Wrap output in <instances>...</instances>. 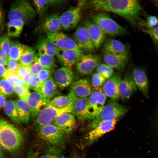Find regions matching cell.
<instances>
[{
    "mask_svg": "<svg viewBox=\"0 0 158 158\" xmlns=\"http://www.w3.org/2000/svg\"><path fill=\"white\" fill-rule=\"evenodd\" d=\"M79 6L88 7L94 10L110 12L123 18L134 26L140 22L142 8L137 0H91L81 1Z\"/></svg>",
    "mask_w": 158,
    "mask_h": 158,
    "instance_id": "1",
    "label": "cell"
},
{
    "mask_svg": "<svg viewBox=\"0 0 158 158\" xmlns=\"http://www.w3.org/2000/svg\"><path fill=\"white\" fill-rule=\"evenodd\" d=\"M21 132L6 120L0 119V144L10 152L18 149L23 142Z\"/></svg>",
    "mask_w": 158,
    "mask_h": 158,
    "instance_id": "2",
    "label": "cell"
},
{
    "mask_svg": "<svg viewBox=\"0 0 158 158\" xmlns=\"http://www.w3.org/2000/svg\"><path fill=\"white\" fill-rule=\"evenodd\" d=\"M92 22L98 25L106 35L116 37L126 35L127 30L114 20L107 13L101 11L94 15Z\"/></svg>",
    "mask_w": 158,
    "mask_h": 158,
    "instance_id": "3",
    "label": "cell"
},
{
    "mask_svg": "<svg viewBox=\"0 0 158 158\" xmlns=\"http://www.w3.org/2000/svg\"><path fill=\"white\" fill-rule=\"evenodd\" d=\"M36 13L28 1H16L11 5L8 13L9 20L19 19L24 24L32 21L35 17Z\"/></svg>",
    "mask_w": 158,
    "mask_h": 158,
    "instance_id": "4",
    "label": "cell"
},
{
    "mask_svg": "<svg viewBox=\"0 0 158 158\" xmlns=\"http://www.w3.org/2000/svg\"><path fill=\"white\" fill-rule=\"evenodd\" d=\"M117 119L90 123L91 129L84 136L83 139L84 144L87 146L91 145L104 135L112 130L114 128Z\"/></svg>",
    "mask_w": 158,
    "mask_h": 158,
    "instance_id": "5",
    "label": "cell"
},
{
    "mask_svg": "<svg viewBox=\"0 0 158 158\" xmlns=\"http://www.w3.org/2000/svg\"><path fill=\"white\" fill-rule=\"evenodd\" d=\"M128 110L126 106L119 104L115 100L111 99L105 104L99 115L91 121L90 123L118 119L125 114Z\"/></svg>",
    "mask_w": 158,
    "mask_h": 158,
    "instance_id": "6",
    "label": "cell"
},
{
    "mask_svg": "<svg viewBox=\"0 0 158 158\" xmlns=\"http://www.w3.org/2000/svg\"><path fill=\"white\" fill-rule=\"evenodd\" d=\"M38 130L40 137L54 146L58 147L63 146L67 138V134L54 125L51 124L46 125Z\"/></svg>",
    "mask_w": 158,
    "mask_h": 158,
    "instance_id": "7",
    "label": "cell"
},
{
    "mask_svg": "<svg viewBox=\"0 0 158 158\" xmlns=\"http://www.w3.org/2000/svg\"><path fill=\"white\" fill-rule=\"evenodd\" d=\"M107 97L102 87L93 88L89 97L88 111L92 121L99 114L105 105Z\"/></svg>",
    "mask_w": 158,
    "mask_h": 158,
    "instance_id": "8",
    "label": "cell"
},
{
    "mask_svg": "<svg viewBox=\"0 0 158 158\" xmlns=\"http://www.w3.org/2000/svg\"><path fill=\"white\" fill-rule=\"evenodd\" d=\"M72 105L63 109H58L49 105L42 110L36 117L35 126L37 129L41 127L51 124L60 115L65 112L71 113Z\"/></svg>",
    "mask_w": 158,
    "mask_h": 158,
    "instance_id": "9",
    "label": "cell"
},
{
    "mask_svg": "<svg viewBox=\"0 0 158 158\" xmlns=\"http://www.w3.org/2000/svg\"><path fill=\"white\" fill-rule=\"evenodd\" d=\"M101 63V58L98 55L83 54L74 65L75 69L79 73L90 75Z\"/></svg>",
    "mask_w": 158,
    "mask_h": 158,
    "instance_id": "10",
    "label": "cell"
},
{
    "mask_svg": "<svg viewBox=\"0 0 158 158\" xmlns=\"http://www.w3.org/2000/svg\"><path fill=\"white\" fill-rule=\"evenodd\" d=\"M68 95L71 100V112L73 115L81 120H90L88 111L89 97L83 98L77 97L70 91Z\"/></svg>",
    "mask_w": 158,
    "mask_h": 158,
    "instance_id": "11",
    "label": "cell"
},
{
    "mask_svg": "<svg viewBox=\"0 0 158 158\" xmlns=\"http://www.w3.org/2000/svg\"><path fill=\"white\" fill-rule=\"evenodd\" d=\"M81 17V8L78 6H72L59 15V19L62 28L69 30L76 26Z\"/></svg>",
    "mask_w": 158,
    "mask_h": 158,
    "instance_id": "12",
    "label": "cell"
},
{
    "mask_svg": "<svg viewBox=\"0 0 158 158\" xmlns=\"http://www.w3.org/2000/svg\"><path fill=\"white\" fill-rule=\"evenodd\" d=\"M73 40L82 51L90 52L95 49L85 25L78 27L73 35Z\"/></svg>",
    "mask_w": 158,
    "mask_h": 158,
    "instance_id": "13",
    "label": "cell"
},
{
    "mask_svg": "<svg viewBox=\"0 0 158 158\" xmlns=\"http://www.w3.org/2000/svg\"><path fill=\"white\" fill-rule=\"evenodd\" d=\"M50 100L38 92L30 93L26 101L29 106L32 117L36 118L40 112L48 105Z\"/></svg>",
    "mask_w": 158,
    "mask_h": 158,
    "instance_id": "14",
    "label": "cell"
},
{
    "mask_svg": "<svg viewBox=\"0 0 158 158\" xmlns=\"http://www.w3.org/2000/svg\"><path fill=\"white\" fill-rule=\"evenodd\" d=\"M80 49H58L56 56L63 66L71 69L80 57L83 54Z\"/></svg>",
    "mask_w": 158,
    "mask_h": 158,
    "instance_id": "15",
    "label": "cell"
},
{
    "mask_svg": "<svg viewBox=\"0 0 158 158\" xmlns=\"http://www.w3.org/2000/svg\"><path fill=\"white\" fill-rule=\"evenodd\" d=\"M47 34V37L53 42L58 49H80L73 39L63 32L59 31Z\"/></svg>",
    "mask_w": 158,
    "mask_h": 158,
    "instance_id": "16",
    "label": "cell"
},
{
    "mask_svg": "<svg viewBox=\"0 0 158 158\" xmlns=\"http://www.w3.org/2000/svg\"><path fill=\"white\" fill-rule=\"evenodd\" d=\"M132 76L137 88L145 97L149 98V82L145 69L139 66L135 67L132 70Z\"/></svg>",
    "mask_w": 158,
    "mask_h": 158,
    "instance_id": "17",
    "label": "cell"
},
{
    "mask_svg": "<svg viewBox=\"0 0 158 158\" xmlns=\"http://www.w3.org/2000/svg\"><path fill=\"white\" fill-rule=\"evenodd\" d=\"M52 78L57 87L63 89L72 83L74 76L72 69L62 66L54 71Z\"/></svg>",
    "mask_w": 158,
    "mask_h": 158,
    "instance_id": "18",
    "label": "cell"
},
{
    "mask_svg": "<svg viewBox=\"0 0 158 158\" xmlns=\"http://www.w3.org/2000/svg\"><path fill=\"white\" fill-rule=\"evenodd\" d=\"M121 80L120 73H116L105 82L102 88L106 97L115 100L120 98L119 86Z\"/></svg>",
    "mask_w": 158,
    "mask_h": 158,
    "instance_id": "19",
    "label": "cell"
},
{
    "mask_svg": "<svg viewBox=\"0 0 158 158\" xmlns=\"http://www.w3.org/2000/svg\"><path fill=\"white\" fill-rule=\"evenodd\" d=\"M84 25L95 49H98L105 41L106 34L98 25L92 21H87Z\"/></svg>",
    "mask_w": 158,
    "mask_h": 158,
    "instance_id": "20",
    "label": "cell"
},
{
    "mask_svg": "<svg viewBox=\"0 0 158 158\" xmlns=\"http://www.w3.org/2000/svg\"><path fill=\"white\" fill-rule=\"evenodd\" d=\"M92 87L90 80L88 78H86L73 83L70 91L77 97H86L90 95Z\"/></svg>",
    "mask_w": 158,
    "mask_h": 158,
    "instance_id": "21",
    "label": "cell"
},
{
    "mask_svg": "<svg viewBox=\"0 0 158 158\" xmlns=\"http://www.w3.org/2000/svg\"><path fill=\"white\" fill-rule=\"evenodd\" d=\"M103 59L105 63L113 68L122 71L129 60L128 54L104 53Z\"/></svg>",
    "mask_w": 158,
    "mask_h": 158,
    "instance_id": "22",
    "label": "cell"
},
{
    "mask_svg": "<svg viewBox=\"0 0 158 158\" xmlns=\"http://www.w3.org/2000/svg\"><path fill=\"white\" fill-rule=\"evenodd\" d=\"M137 88L132 75L127 74L119 84V90L120 98L122 101L129 99L137 90Z\"/></svg>",
    "mask_w": 158,
    "mask_h": 158,
    "instance_id": "23",
    "label": "cell"
},
{
    "mask_svg": "<svg viewBox=\"0 0 158 158\" xmlns=\"http://www.w3.org/2000/svg\"><path fill=\"white\" fill-rule=\"evenodd\" d=\"M54 121L55 126L68 134L73 131L75 120L73 114L65 112L60 115Z\"/></svg>",
    "mask_w": 158,
    "mask_h": 158,
    "instance_id": "24",
    "label": "cell"
},
{
    "mask_svg": "<svg viewBox=\"0 0 158 158\" xmlns=\"http://www.w3.org/2000/svg\"><path fill=\"white\" fill-rule=\"evenodd\" d=\"M104 53L128 54L127 48L122 42L113 38L107 40L102 49Z\"/></svg>",
    "mask_w": 158,
    "mask_h": 158,
    "instance_id": "25",
    "label": "cell"
},
{
    "mask_svg": "<svg viewBox=\"0 0 158 158\" xmlns=\"http://www.w3.org/2000/svg\"><path fill=\"white\" fill-rule=\"evenodd\" d=\"M59 16L58 13H56L45 17L41 26L43 31L47 33L59 31L62 27L59 20Z\"/></svg>",
    "mask_w": 158,
    "mask_h": 158,
    "instance_id": "26",
    "label": "cell"
},
{
    "mask_svg": "<svg viewBox=\"0 0 158 158\" xmlns=\"http://www.w3.org/2000/svg\"><path fill=\"white\" fill-rule=\"evenodd\" d=\"M57 88L53 78L51 77L35 91L40 93L45 98L50 100L55 96L60 94Z\"/></svg>",
    "mask_w": 158,
    "mask_h": 158,
    "instance_id": "27",
    "label": "cell"
},
{
    "mask_svg": "<svg viewBox=\"0 0 158 158\" xmlns=\"http://www.w3.org/2000/svg\"><path fill=\"white\" fill-rule=\"evenodd\" d=\"M37 49L38 52L49 56H56L58 49L53 42L48 37L40 39L37 43Z\"/></svg>",
    "mask_w": 158,
    "mask_h": 158,
    "instance_id": "28",
    "label": "cell"
},
{
    "mask_svg": "<svg viewBox=\"0 0 158 158\" xmlns=\"http://www.w3.org/2000/svg\"><path fill=\"white\" fill-rule=\"evenodd\" d=\"M15 101L20 122L28 123L31 116L28 104L25 101L20 99Z\"/></svg>",
    "mask_w": 158,
    "mask_h": 158,
    "instance_id": "29",
    "label": "cell"
},
{
    "mask_svg": "<svg viewBox=\"0 0 158 158\" xmlns=\"http://www.w3.org/2000/svg\"><path fill=\"white\" fill-rule=\"evenodd\" d=\"M24 23L19 19L9 20L7 24V32L9 36L13 37H19L23 30Z\"/></svg>",
    "mask_w": 158,
    "mask_h": 158,
    "instance_id": "30",
    "label": "cell"
},
{
    "mask_svg": "<svg viewBox=\"0 0 158 158\" xmlns=\"http://www.w3.org/2000/svg\"><path fill=\"white\" fill-rule=\"evenodd\" d=\"M36 54L34 47L25 45L19 61L20 63L29 67L35 61Z\"/></svg>",
    "mask_w": 158,
    "mask_h": 158,
    "instance_id": "31",
    "label": "cell"
},
{
    "mask_svg": "<svg viewBox=\"0 0 158 158\" xmlns=\"http://www.w3.org/2000/svg\"><path fill=\"white\" fill-rule=\"evenodd\" d=\"M72 105L71 99L67 95H58L50 99L48 105L58 109H63Z\"/></svg>",
    "mask_w": 158,
    "mask_h": 158,
    "instance_id": "32",
    "label": "cell"
},
{
    "mask_svg": "<svg viewBox=\"0 0 158 158\" xmlns=\"http://www.w3.org/2000/svg\"><path fill=\"white\" fill-rule=\"evenodd\" d=\"M35 60L38 62L44 68L51 70L55 66V60L54 56L38 52Z\"/></svg>",
    "mask_w": 158,
    "mask_h": 158,
    "instance_id": "33",
    "label": "cell"
},
{
    "mask_svg": "<svg viewBox=\"0 0 158 158\" xmlns=\"http://www.w3.org/2000/svg\"><path fill=\"white\" fill-rule=\"evenodd\" d=\"M3 107L5 113L11 120L17 123L20 122L15 101H6Z\"/></svg>",
    "mask_w": 158,
    "mask_h": 158,
    "instance_id": "34",
    "label": "cell"
},
{
    "mask_svg": "<svg viewBox=\"0 0 158 158\" xmlns=\"http://www.w3.org/2000/svg\"><path fill=\"white\" fill-rule=\"evenodd\" d=\"M25 46L18 42H11L8 56V59L17 61H19Z\"/></svg>",
    "mask_w": 158,
    "mask_h": 158,
    "instance_id": "35",
    "label": "cell"
},
{
    "mask_svg": "<svg viewBox=\"0 0 158 158\" xmlns=\"http://www.w3.org/2000/svg\"><path fill=\"white\" fill-rule=\"evenodd\" d=\"M33 3L36 13L40 18H43L50 6L48 0H35Z\"/></svg>",
    "mask_w": 158,
    "mask_h": 158,
    "instance_id": "36",
    "label": "cell"
},
{
    "mask_svg": "<svg viewBox=\"0 0 158 158\" xmlns=\"http://www.w3.org/2000/svg\"><path fill=\"white\" fill-rule=\"evenodd\" d=\"M97 73L104 78L106 80L109 79L113 75V68L107 64L101 63L95 69Z\"/></svg>",
    "mask_w": 158,
    "mask_h": 158,
    "instance_id": "37",
    "label": "cell"
},
{
    "mask_svg": "<svg viewBox=\"0 0 158 158\" xmlns=\"http://www.w3.org/2000/svg\"><path fill=\"white\" fill-rule=\"evenodd\" d=\"M0 92L5 96L11 95L14 92V86L6 79H0Z\"/></svg>",
    "mask_w": 158,
    "mask_h": 158,
    "instance_id": "38",
    "label": "cell"
},
{
    "mask_svg": "<svg viewBox=\"0 0 158 158\" xmlns=\"http://www.w3.org/2000/svg\"><path fill=\"white\" fill-rule=\"evenodd\" d=\"M139 24L147 29L152 28L158 25V18L155 16L148 15L145 20L140 21Z\"/></svg>",
    "mask_w": 158,
    "mask_h": 158,
    "instance_id": "39",
    "label": "cell"
},
{
    "mask_svg": "<svg viewBox=\"0 0 158 158\" xmlns=\"http://www.w3.org/2000/svg\"><path fill=\"white\" fill-rule=\"evenodd\" d=\"M106 79L101 75L96 73H93L90 80L93 88L100 87L103 86Z\"/></svg>",
    "mask_w": 158,
    "mask_h": 158,
    "instance_id": "40",
    "label": "cell"
},
{
    "mask_svg": "<svg viewBox=\"0 0 158 158\" xmlns=\"http://www.w3.org/2000/svg\"><path fill=\"white\" fill-rule=\"evenodd\" d=\"M29 87L25 85L14 86V92L20 99L26 101L30 93Z\"/></svg>",
    "mask_w": 158,
    "mask_h": 158,
    "instance_id": "41",
    "label": "cell"
},
{
    "mask_svg": "<svg viewBox=\"0 0 158 158\" xmlns=\"http://www.w3.org/2000/svg\"><path fill=\"white\" fill-rule=\"evenodd\" d=\"M11 43L10 38L7 36L4 35L0 37V49L4 51L8 56Z\"/></svg>",
    "mask_w": 158,
    "mask_h": 158,
    "instance_id": "42",
    "label": "cell"
},
{
    "mask_svg": "<svg viewBox=\"0 0 158 158\" xmlns=\"http://www.w3.org/2000/svg\"><path fill=\"white\" fill-rule=\"evenodd\" d=\"M5 78L9 81L14 86L25 85L23 80L16 73L8 72Z\"/></svg>",
    "mask_w": 158,
    "mask_h": 158,
    "instance_id": "43",
    "label": "cell"
},
{
    "mask_svg": "<svg viewBox=\"0 0 158 158\" xmlns=\"http://www.w3.org/2000/svg\"><path fill=\"white\" fill-rule=\"evenodd\" d=\"M61 149L54 147H51L44 154L37 158H60Z\"/></svg>",
    "mask_w": 158,
    "mask_h": 158,
    "instance_id": "44",
    "label": "cell"
},
{
    "mask_svg": "<svg viewBox=\"0 0 158 158\" xmlns=\"http://www.w3.org/2000/svg\"><path fill=\"white\" fill-rule=\"evenodd\" d=\"M144 30L150 36L154 46L158 50V25Z\"/></svg>",
    "mask_w": 158,
    "mask_h": 158,
    "instance_id": "45",
    "label": "cell"
},
{
    "mask_svg": "<svg viewBox=\"0 0 158 158\" xmlns=\"http://www.w3.org/2000/svg\"><path fill=\"white\" fill-rule=\"evenodd\" d=\"M51 70L44 68L39 72L37 75L41 84H43L51 77Z\"/></svg>",
    "mask_w": 158,
    "mask_h": 158,
    "instance_id": "46",
    "label": "cell"
},
{
    "mask_svg": "<svg viewBox=\"0 0 158 158\" xmlns=\"http://www.w3.org/2000/svg\"><path fill=\"white\" fill-rule=\"evenodd\" d=\"M20 65L18 61L8 59L6 65L8 72L16 73Z\"/></svg>",
    "mask_w": 158,
    "mask_h": 158,
    "instance_id": "47",
    "label": "cell"
},
{
    "mask_svg": "<svg viewBox=\"0 0 158 158\" xmlns=\"http://www.w3.org/2000/svg\"><path fill=\"white\" fill-rule=\"evenodd\" d=\"M29 72L30 75H37L43 67L37 61L35 60L29 67Z\"/></svg>",
    "mask_w": 158,
    "mask_h": 158,
    "instance_id": "48",
    "label": "cell"
},
{
    "mask_svg": "<svg viewBox=\"0 0 158 158\" xmlns=\"http://www.w3.org/2000/svg\"><path fill=\"white\" fill-rule=\"evenodd\" d=\"M37 75H30L29 82V88L35 91L41 85Z\"/></svg>",
    "mask_w": 158,
    "mask_h": 158,
    "instance_id": "49",
    "label": "cell"
},
{
    "mask_svg": "<svg viewBox=\"0 0 158 158\" xmlns=\"http://www.w3.org/2000/svg\"><path fill=\"white\" fill-rule=\"evenodd\" d=\"M30 73L29 67L21 64L16 73L23 80Z\"/></svg>",
    "mask_w": 158,
    "mask_h": 158,
    "instance_id": "50",
    "label": "cell"
},
{
    "mask_svg": "<svg viewBox=\"0 0 158 158\" xmlns=\"http://www.w3.org/2000/svg\"><path fill=\"white\" fill-rule=\"evenodd\" d=\"M8 59V56L5 53L0 49V64L6 66Z\"/></svg>",
    "mask_w": 158,
    "mask_h": 158,
    "instance_id": "51",
    "label": "cell"
},
{
    "mask_svg": "<svg viewBox=\"0 0 158 158\" xmlns=\"http://www.w3.org/2000/svg\"><path fill=\"white\" fill-rule=\"evenodd\" d=\"M50 6L57 7L63 5L67 1L63 0H48Z\"/></svg>",
    "mask_w": 158,
    "mask_h": 158,
    "instance_id": "52",
    "label": "cell"
},
{
    "mask_svg": "<svg viewBox=\"0 0 158 158\" xmlns=\"http://www.w3.org/2000/svg\"><path fill=\"white\" fill-rule=\"evenodd\" d=\"M8 73L7 69L5 66L0 64V79L5 78Z\"/></svg>",
    "mask_w": 158,
    "mask_h": 158,
    "instance_id": "53",
    "label": "cell"
},
{
    "mask_svg": "<svg viewBox=\"0 0 158 158\" xmlns=\"http://www.w3.org/2000/svg\"><path fill=\"white\" fill-rule=\"evenodd\" d=\"M4 14L2 7L0 6V32L1 31L4 25Z\"/></svg>",
    "mask_w": 158,
    "mask_h": 158,
    "instance_id": "54",
    "label": "cell"
},
{
    "mask_svg": "<svg viewBox=\"0 0 158 158\" xmlns=\"http://www.w3.org/2000/svg\"><path fill=\"white\" fill-rule=\"evenodd\" d=\"M6 102L5 96L0 92V108L4 107Z\"/></svg>",
    "mask_w": 158,
    "mask_h": 158,
    "instance_id": "55",
    "label": "cell"
},
{
    "mask_svg": "<svg viewBox=\"0 0 158 158\" xmlns=\"http://www.w3.org/2000/svg\"><path fill=\"white\" fill-rule=\"evenodd\" d=\"M35 154L32 150H30L27 154L26 158H35Z\"/></svg>",
    "mask_w": 158,
    "mask_h": 158,
    "instance_id": "56",
    "label": "cell"
},
{
    "mask_svg": "<svg viewBox=\"0 0 158 158\" xmlns=\"http://www.w3.org/2000/svg\"><path fill=\"white\" fill-rule=\"evenodd\" d=\"M2 147L0 144V158H2L3 157L2 152Z\"/></svg>",
    "mask_w": 158,
    "mask_h": 158,
    "instance_id": "57",
    "label": "cell"
},
{
    "mask_svg": "<svg viewBox=\"0 0 158 158\" xmlns=\"http://www.w3.org/2000/svg\"><path fill=\"white\" fill-rule=\"evenodd\" d=\"M73 158H81L78 155L74 154Z\"/></svg>",
    "mask_w": 158,
    "mask_h": 158,
    "instance_id": "58",
    "label": "cell"
},
{
    "mask_svg": "<svg viewBox=\"0 0 158 158\" xmlns=\"http://www.w3.org/2000/svg\"><path fill=\"white\" fill-rule=\"evenodd\" d=\"M60 158H67L65 157L63 155H62Z\"/></svg>",
    "mask_w": 158,
    "mask_h": 158,
    "instance_id": "59",
    "label": "cell"
},
{
    "mask_svg": "<svg viewBox=\"0 0 158 158\" xmlns=\"http://www.w3.org/2000/svg\"><path fill=\"white\" fill-rule=\"evenodd\" d=\"M154 1H155L156 3H157L158 4V0Z\"/></svg>",
    "mask_w": 158,
    "mask_h": 158,
    "instance_id": "60",
    "label": "cell"
}]
</instances>
